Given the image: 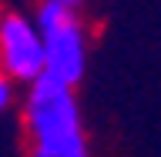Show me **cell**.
<instances>
[{"instance_id": "2", "label": "cell", "mask_w": 161, "mask_h": 157, "mask_svg": "<svg viewBox=\"0 0 161 157\" xmlns=\"http://www.w3.org/2000/svg\"><path fill=\"white\" fill-rule=\"evenodd\" d=\"M44 44H47V77L77 87L87 70V34L77 10L64 7L57 0H40L34 10Z\"/></svg>"}, {"instance_id": "3", "label": "cell", "mask_w": 161, "mask_h": 157, "mask_svg": "<svg viewBox=\"0 0 161 157\" xmlns=\"http://www.w3.org/2000/svg\"><path fill=\"white\" fill-rule=\"evenodd\" d=\"M0 64L3 74L20 84H37L47 74V44L40 34L37 20L20 13V10H7L0 20Z\"/></svg>"}, {"instance_id": "1", "label": "cell", "mask_w": 161, "mask_h": 157, "mask_svg": "<svg viewBox=\"0 0 161 157\" xmlns=\"http://www.w3.org/2000/svg\"><path fill=\"white\" fill-rule=\"evenodd\" d=\"M24 134L27 157H91L74 87L47 74L24 94Z\"/></svg>"}, {"instance_id": "4", "label": "cell", "mask_w": 161, "mask_h": 157, "mask_svg": "<svg viewBox=\"0 0 161 157\" xmlns=\"http://www.w3.org/2000/svg\"><path fill=\"white\" fill-rule=\"evenodd\" d=\"M14 84H17L14 77L0 74V110H10V107H14Z\"/></svg>"}, {"instance_id": "5", "label": "cell", "mask_w": 161, "mask_h": 157, "mask_svg": "<svg viewBox=\"0 0 161 157\" xmlns=\"http://www.w3.org/2000/svg\"><path fill=\"white\" fill-rule=\"evenodd\" d=\"M57 3H64V7H70V10H77V3H80V0H57Z\"/></svg>"}]
</instances>
